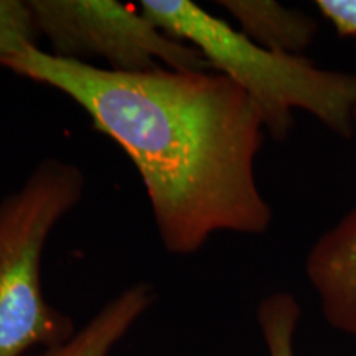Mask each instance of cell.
Listing matches in <instances>:
<instances>
[{
  "instance_id": "52a82bcc",
  "label": "cell",
  "mask_w": 356,
  "mask_h": 356,
  "mask_svg": "<svg viewBox=\"0 0 356 356\" xmlns=\"http://www.w3.org/2000/svg\"><path fill=\"white\" fill-rule=\"evenodd\" d=\"M154 302L150 284H132L106 302L68 341L38 356H109Z\"/></svg>"
},
{
  "instance_id": "5b68a950",
  "label": "cell",
  "mask_w": 356,
  "mask_h": 356,
  "mask_svg": "<svg viewBox=\"0 0 356 356\" xmlns=\"http://www.w3.org/2000/svg\"><path fill=\"white\" fill-rule=\"evenodd\" d=\"M305 274L327 323L356 340V207L314 243Z\"/></svg>"
},
{
  "instance_id": "6da1fadb",
  "label": "cell",
  "mask_w": 356,
  "mask_h": 356,
  "mask_svg": "<svg viewBox=\"0 0 356 356\" xmlns=\"http://www.w3.org/2000/svg\"><path fill=\"white\" fill-rule=\"evenodd\" d=\"M17 76L76 102L144 184L163 248L198 252L216 233L262 234L273 221L256 180L266 126L238 84L215 70L118 73L40 47L0 60Z\"/></svg>"
},
{
  "instance_id": "277c9868",
  "label": "cell",
  "mask_w": 356,
  "mask_h": 356,
  "mask_svg": "<svg viewBox=\"0 0 356 356\" xmlns=\"http://www.w3.org/2000/svg\"><path fill=\"white\" fill-rule=\"evenodd\" d=\"M40 37L53 56L118 73L157 68L210 70L198 50L154 25L147 17L115 0H29Z\"/></svg>"
},
{
  "instance_id": "ba28073f",
  "label": "cell",
  "mask_w": 356,
  "mask_h": 356,
  "mask_svg": "<svg viewBox=\"0 0 356 356\" xmlns=\"http://www.w3.org/2000/svg\"><path fill=\"white\" fill-rule=\"evenodd\" d=\"M300 305L289 292H274L257 307L262 340L269 356H296V332L300 322Z\"/></svg>"
},
{
  "instance_id": "9c48e42d",
  "label": "cell",
  "mask_w": 356,
  "mask_h": 356,
  "mask_svg": "<svg viewBox=\"0 0 356 356\" xmlns=\"http://www.w3.org/2000/svg\"><path fill=\"white\" fill-rule=\"evenodd\" d=\"M40 38L30 2L0 0V60L38 47Z\"/></svg>"
},
{
  "instance_id": "3957f363",
  "label": "cell",
  "mask_w": 356,
  "mask_h": 356,
  "mask_svg": "<svg viewBox=\"0 0 356 356\" xmlns=\"http://www.w3.org/2000/svg\"><path fill=\"white\" fill-rule=\"evenodd\" d=\"M84 190L86 177L76 163L50 157L0 200V356L55 348L78 332L44 297L42 261L53 229Z\"/></svg>"
},
{
  "instance_id": "8992f818",
  "label": "cell",
  "mask_w": 356,
  "mask_h": 356,
  "mask_svg": "<svg viewBox=\"0 0 356 356\" xmlns=\"http://www.w3.org/2000/svg\"><path fill=\"white\" fill-rule=\"evenodd\" d=\"M239 32L262 48L302 56L318 33V20L273 0H220Z\"/></svg>"
},
{
  "instance_id": "30bf717a",
  "label": "cell",
  "mask_w": 356,
  "mask_h": 356,
  "mask_svg": "<svg viewBox=\"0 0 356 356\" xmlns=\"http://www.w3.org/2000/svg\"><path fill=\"white\" fill-rule=\"evenodd\" d=\"M315 7L335 29L338 37H356V0H317Z\"/></svg>"
},
{
  "instance_id": "7a4b0ae2",
  "label": "cell",
  "mask_w": 356,
  "mask_h": 356,
  "mask_svg": "<svg viewBox=\"0 0 356 356\" xmlns=\"http://www.w3.org/2000/svg\"><path fill=\"white\" fill-rule=\"evenodd\" d=\"M140 12L172 38L191 44L211 70L238 84L259 109L266 132L286 140L300 109L350 139L356 131V74L318 68L305 56L262 48L190 0H142Z\"/></svg>"
}]
</instances>
